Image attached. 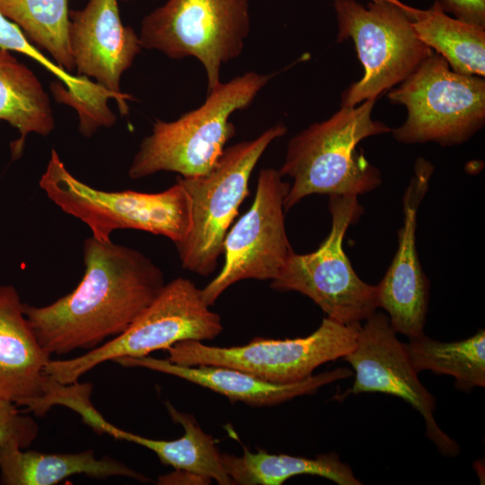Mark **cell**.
Wrapping results in <instances>:
<instances>
[{
  "mask_svg": "<svg viewBox=\"0 0 485 485\" xmlns=\"http://www.w3.org/2000/svg\"><path fill=\"white\" fill-rule=\"evenodd\" d=\"M84 273L55 302L23 313L49 355L91 350L123 332L165 286L163 270L141 251L93 236L83 243Z\"/></svg>",
  "mask_w": 485,
  "mask_h": 485,
  "instance_id": "1",
  "label": "cell"
},
{
  "mask_svg": "<svg viewBox=\"0 0 485 485\" xmlns=\"http://www.w3.org/2000/svg\"><path fill=\"white\" fill-rule=\"evenodd\" d=\"M376 99L341 106L329 119L310 125L290 138L282 177L293 180L285 198V211L313 195L359 196L382 184L380 171L357 150L370 137L392 131L372 118Z\"/></svg>",
  "mask_w": 485,
  "mask_h": 485,
  "instance_id": "2",
  "label": "cell"
},
{
  "mask_svg": "<svg viewBox=\"0 0 485 485\" xmlns=\"http://www.w3.org/2000/svg\"><path fill=\"white\" fill-rule=\"evenodd\" d=\"M271 76L247 72L217 84L200 107L178 119H157L133 158L129 178L137 180L159 172H173L184 178L207 173L235 135L231 115L247 108Z\"/></svg>",
  "mask_w": 485,
  "mask_h": 485,
  "instance_id": "3",
  "label": "cell"
},
{
  "mask_svg": "<svg viewBox=\"0 0 485 485\" xmlns=\"http://www.w3.org/2000/svg\"><path fill=\"white\" fill-rule=\"evenodd\" d=\"M39 185L48 199L84 223L100 242L111 241L116 230L135 229L167 237L176 244L190 229V199L178 180L155 193L101 190L75 177L52 149Z\"/></svg>",
  "mask_w": 485,
  "mask_h": 485,
  "instance_id": "4",
  "label": "cell"
},
{
  "mask_svg": "<svg viewBox=\"0 0 485 485\" xmlns=\"http://www.w3.org/2000/svg\"><path fill=\"white\" fill-rule=\"evenodd\" d=\"M287 131L283 123L272 126L252 140L225 148L206 174L178 177L190 204V225L176 243L184 269L201 276L212 274L223 254L225 235L249 193V181L268 146Z\"/></svg>",
  "mask_w": 485,
  "mask_h": 485,
  "instance_id": "5",
  "label": "cell"
},
{
  "mask_svg": "<svg viewBox=\"0 0 485 485\" xmlns=\"http://www.w3.org/2000/svg\"><path fill=\"white\" fill-rule=\"evenodd\" d=\"M223 329L201 289L190 279L176 278L123 332L76 357L50 359L46 374L62 384H74L106 361L146 357L185 340H211Z\"/></svg>",
  "mask_w": 485,
  "mask_h": 485,
  "instance_id": "6",
  "label": "cell"
},
{
  "mask_svg": "<svg viewBox=\"0 0 485 485\" xmlns=\"http://www.w3.org/2000/svg\"><path fill=\"white\" fill-rule=\"evenodd\" d=\"M388 99L407 110L404 123L391 131L402 144L455 146L468 141L485 123L484 78L453 71L435 51L391 89Z\"/></svg>",
  "mask_w": 485,
  "mask_h": 485,
  "instance_id": "7",
  "label": "cell"
},
{
  "mask_svg": "<svg viewBox=\"0 0 485 485\" xmlns=\"http://www.w3.org/2000/svg\"><path fill=\"white\" fill-rule=\"evenodd\" d=\"M337 41L351 39L364 75L341 95V106L376 99L410 75L433 52L416 35L411 15L416 8L389 1L334 0Z\"/></svg>",
  "mask_w": 485,
  "mask_h": 485,
  "instance_id": "8",
  "label": "cell"
},
{
  "mask_svg": "<svg viewBox=\"0 0 485 485\" xmlns=\"http://www.w3.org/2000/svg\"><path fill=\"white\" fill-rule=\"evenodd\" d=\"M331 227L313 252L293 253L271 288L295 291L313 300L327 317L350 324L366 321L379 308L377 287L363 281L354 270L343 248L348 227L364 212L356 196H331Z\"/></svg>",
  "mask_w": 485,
  "mask_h": 485,
  "instance_id": "9",
  "label": "cell"
},
{
  "mask_svg": "<svg viewBox=\"0 0 485 485\" xmlns=\"http://www.w3.org/2000/svg\"><path fill=\"white\" fill-rule=\"evenodd\" d=\"M248 0H168L144 18L139 42L204 66L207 93L220 82L221 67L241 55L250 33Z\"/></svg>",
  "mask_w": 485,
  "mask_h": 485,
  "instance_id": "10",
  "label": "cell"
},
{
  "mask_svg": "<svg viewBox=\"0 0 485 485\" xmlns=\"http://www.w3.org/2000/svg\"><path fill=\"white\" fill-rule=\"evenodd\" d=\"M361 324L343 323L329 317L310 335L295 339L255 337L242 346H209L197 340L170 347L172 363L217 366L239 369L276 384H293L311 375L321 365L343 358L356 346Z\"/></svg>",
  "mask_w": 485,
  "mask_h": 485,
  "instance_id": "11",
  "label": "cell"
},
{
  "mask_svg": "<svg viewBox=\"0 0 485 485\" xmlns=\"http://www.w3.org/2000/svg\"><path fill=\"white\" fill-rule=\"evenodd\" d=\"M289 187L278 170H260L251 206L224 240L223 268L201 289L209 306L241 280H273L278 276L294 251L285 225L284 202Z\"/></svg>",
  "mask_w": 485,
  "mask_h": 485,
  "instance_id": "12",
  "label": "cell"
},
{
  "mask_svg": "<svg viewBox=\"0 0 485 485\" xmlns=\"http://www.w3.org/2000/svg\"><path fill=\"white\" fill-rule=\"evenodd\" d=\"M387 314L375 312L359 328L354 348L343 357L355 370L352 386L340 395L381 392L410 404L423 417L426 435L445 456L458 454V444L434 418L436 400L418 377L405 343L399 340Z\"/></svg>",
  "mask_w": 485,
  "mask_h": 485,
  "instance_id": "13",
  "label": "cell"
},
{
  "mask_svg": "<svg viewBox=\"0 0 485 485\" xmlns=\"http://www.w3.org/2000/svg\"><path fill=\"white\" fill-rule=\"evenodd\" d=\"M434 167L420 157L403 196V222L398 232V248L377 287L378 304L391 327L409 340L422 336L426 325L429 283L421 268L416 244L418 210L428 190Z\"/></svg>",
  "mask_w": 485,
  "mask_h": 485,
  "instance_id": "14",
  "label": "cell"
},
{
  "mask_svg": "<svg viewBox=\"0 0 485 485\" xmlns=\"http://www.w3.org/2000/svg\"><path fill=\"white\" fill-rule=\"evenodd\" d=\"M68 41L78 75L94 78L127 114L132 98L121 92L120 78L142 47L134 30L122 23L118 0H89L84 9L70 11Z\"/></svg>",
  "mask_w": 485,
  "mask_h": 485,
  "instance_id": "15",
  "label": "cell"
},
{
  "mask_svg": "<svg viewBox=\"0 0 485 485\" xmlns=\"http://www.w3.org/2000/svg\"><path fill=\"white\" fill-rule=\"evenodd\" d=\"M50 356L40 346L13 285L0 286V398L36 414L50 377Z\"/></svg>",
  "mask_w": 485,
  "mask_h": 485,
  "instance_id": "16",
  "label": "cell"
},
{
  "mask_svg": "<svg viewBox=\"0 0 485 485\" xmlns=\"http://www.w3.org/2000/svg\"><path fill=\"white\" fill-rule=\"evenodd\" d=\"M115 362L125 367H143L171 375L217 392L231 401L258 407L273 406L295 397L314 394L321 387L352 375L350 369L340 367L313 375L297 383L276 384L232 367L189 366L149 356L121 357Z\"/></svg>",
  "mask_w": 485,
  "mask_h": 485,
  "instance_id": "17",
  "label": "cell"
},
{
  "mask_svg": "<svg viewBox=\"0 0 485 485\" xmlns=\"http://www.w3.org/2000/svg\"><path fill=\"white\" fill-rule=\"evenodd\" d=\"M165 406L172 420L184 429V434L180 438L152 439L120 429L100 414L92 404L91 399L77 401L72 410L95 432L105 433L117 439L144 446L153 451L165 465L215 480L220 485L233 484L224 469L222 453L216 447L214 437L200 428L192 415L179 411L170 402H166Z\"/></svg>",
  "mask_w": 485,
  "mask_h": 485,
  "instance_id": "18",
  "label": "cell"
},
{
  "mask_svg": "<svg viewBox=\"0 0 485 485\" xmlns=\"http://www.w3.org/2000/svg\"><path fill=\"white\" fill-rule=\"evenodd\" d=\"M0 482L4 485H54L79 474L99 479L123 476L141 482L150 481L118 460L96 458L93 450L49 454L0 447Z\"/></svg>",
  "mask_w": 485,
  "mask_h": 485,
  "instance_id": "19",
  "label": "cell"
},
{
  "mask_svg": "<svg viewBox=\"0 0 485 485\" xmlns=\"http://www.w3.org/2000/svg\"><path fill=\"white\" fill-rule=\"evenodd\" d=\"M16 128L11 143L13 160L22 154L26 138L35 133L48 136L55 128L50 100L36 75L12 53L0 48V123Z\"/></svg>",
  "mask_w": 485,
  "mask_h": 485,
  "instance_id": "20",
  "label": "cell"
},
{
  "mask_svg": "<svg viewBox=\"0 0 485 485\" xmlns=\"http://www.w3.org/2000/svg\"><path fill=\"white\" fill-rule=\"evenodd\" d=\"M221 457L224 469L233 484L281 485L297 475L320 476L338 485L362 484L352 469L335 453L305 458L269 454L264 450L251 452L244 447L242 456L222 454Z\"/></svg>",
  "mask_w": 485,
  "mask_h": 485,
  "instance_id": "21",
  "label": "cell"
},
{
  "mask_svg": "<svg viewBox=\"0 0 485 485\" xmlns=\"http://www.w3.org/2000/svg\"><path fill=\"white\" fill-rule=\"evenodd\" d=\"M418 38L459 74L485 75V26L462 22L443 11L438 1L411 16Z\"/></svg>",
  "mask_w": 485,
  "mask_h": 485,
  "instance_id": "22",
  "label": "cell"
},
{
  "mask_svg": "<svg viewBox=\"0 0 485 485\" xmlns=\"http://www.w3.org/2000/svg\"><path fill=\"white\" fill-rule=\"evenodd\" d=\"M410 359L418 373L430 370L453 376L455 388L471 392L485 386V331L457 341L441 342L423 334L405 343Z\"/></svg>",
  "mask_w": 485,
  "mask_h": 485,
  "instance_id": "23",
  "label": "cell"
},
{
  "mask_svg": "<svg viewBox=\"0 0 485 485\" xmlns=\"http://www.w3.org/2000/svg\"><path fill=\"white\" fill-rule=\"evenodd\" d=\"M0 11L31 42L47 50L58 66L68 73L74 70L68 41V0H0Z\"/></svg>",
  "mask_w": 485,
  "mask_h": 485,
  "instance_id": "24",
  "label": "cell"
},
{
  "mask_svg": "<svg viewBox=\"0 0 485 485\" xmlns=\"http://www.w3.org/2000/svg\"><path fill=\"white\" fill-rule=\"evenodd\" d=\"M38 433L39 426L33 418L22 414L13 402L0 398V447L24 449Z\"/></svg>",
  "mask_w": 485,
  "mask_h": 485,
  "instance_id": "25",
  "label": "cell"
},
{
  "mask_svg": "<svg viewBox=\"0 0 485 485\" xmlns=\"http://www.w3.org/2000/svg\"><path fill=\"white\" fill-rule=\"evenodd\" d=\"M443 11L472 24L485 26V0H437Z\"/></svg>",
  "mask_w": 485,
  "mask_h": 485,
  "instance_id": "26",
  "label": "cell"
},
{
  "mask_svg": "<svg viewBox=\"0 0 485 485\" xmlns=\"http://www.w3.org/2000/svg\"><path fill=\"white\" fill-rule=\"evenodd\" d=\"M188 481H190V483H191L190 481H198V483H201L200 481H203L204 484H206V483H210L211 480L198 476L190 472L175 470L174 472L161 475L158 478L157 483L158 484H184V483H189Z\"/></svg>",
  "mask_w": 485,
  "mask_h": 485,
  "instance_id": "27",
  "label": "cell"
},
{
  "mask_svg": "<svg viewBox=\"0 0 485 485\" xmlns=\"http://www.w3.org/2000/svg\"><path fill=\"white\" fill-rule=\"evenodd\" d=\"M372 1H381V0H372ZM385 1L392 2V3H393V4H396L400 5V6H403V7L407 6V4H403V3H402L401 1H400V0H385Z\"/></svg>",
  "mask_w": 485,
  "mask_h": 485,
  "instance_id": "28",
  "label": "cell"
},
{
  "mask_svg": "<svg viewBox=\"0 0 485 485\" xmlns=\"http://www.w3.org/2000/svg\"><path fill=\"white\" fill-rule=\"evenodd\" d=\"M53 381H55V380H53ZM53 381H52V382H53ZM51 384H52V383H51ZM50 385H51V384H50ZM49 388H50V386H49ZM48 390H49V389H48ZM45 398H46V397H45ZM44 400H45V399H44ZM43 406H44V401H43ZM43 408H44V407H43ZM44 410H47L45 408H44ZM47 411H48V410H47Z\"/></svg>",
  "mask_w": 485,
  "mask_h": 485,
  "instance_id": "29",
  "label": "cell"
},
{
  "mask_svg": "<svg viewBox=\"0 0 485 485\" xmlns=\"http://www.w3.org/2000/svg\"><path fill=\"white\" fill-rule=\"evenodd\" d=\"M123 1H129V0H123Z\"/></svg>",
  "mask_w": 485,
  "mask_h": 485,
  "instance_id": "30",
  "label": "cell"
}]
</instances>
